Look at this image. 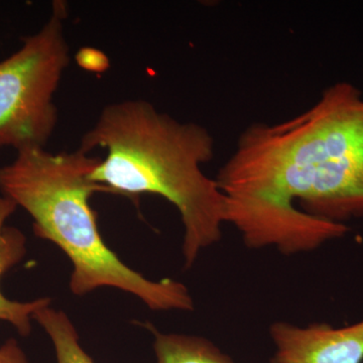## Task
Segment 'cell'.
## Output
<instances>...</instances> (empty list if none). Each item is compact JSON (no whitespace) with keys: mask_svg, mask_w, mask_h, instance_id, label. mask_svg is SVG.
<instances>
[{"mask_svg":"<svg viewBox=\"0 0 363 363\" xmlns=\"http://www.w3.org/2000/svg\"><path fill=\"white\" fill-rule=\"evenodd\" d=\"M215 181L247 247L292 255L342 238L363 217L362 92L338 83L300 116L248 126Z\"/></svg>","mask_w":363,"mask_h":363,"instance_id":"obj_1","label":"cell"},{"mask_svg":"<svg viewBox=\"0 0 363 363\" xmlns=\"http://www.w3.org/2000/svg\"><path fill=\"white\" fill-rule=\"evenodd\" d=\"M80 147L106 150L90 178L112 194H156L178 209L186 267L221 240L224 197L202 171L214 156V138L204 126L177 121L147 100H123L104 107Z\"/></svg>","mask_w":363,"mask_h":363,"instance_id":"obj_2","label":"cell"},{"mask_svg":"<svg viewBox=\"0 0 363 363\" xmlns=\"http://www.w3.org/2000/svg\"><path fill=\"white\" fill-rule=\"evenodd\" d=\"M100 161L80 147L60 154L45 147L20 150L11 164L0 168V194L32 217L37 238L51 241L71 260L74 295L111 286L140 298L155 311H192L194 302L187 286L171 279L145 278L104 242L90 205L95 193L112 194L91 180Z\"/></svg>","mask_w":363,"mask_h":363,"instance_id":"obj_3","label":"cell"},{"mask_svg":"<svg viewBox=\"0 0 363 363\" xmlns=\"http://www.w3.org/2000/svg\"><path fill=\"white\" fill-rule=\"evenodd\" d=\"M64 1L54 2L43 28L0 61V150L45 147L58 123L55 94L69 65Z\"/></svg>","mask_w":363,"mask_h":363,"instance_id":"obj_4","label":"cell"},{"mask_svg":"<svg viewBox=\"0 0 363 363\" xmlns=\"http://www.w3.org/2000/svg\"><path fill=\"white\" fill-rule=\"evenodd\" d=\"M269 335L276 351L271 363H362L363 320L335 328L274 322Z\"/></svg>","mask_w":363,"mask_h":363,"instance_id":"obj_5","label":"cell"},{"mask_svg":"<svg viewBox=\"0 0 363 363\" xmlns=\"http://www.w3.org/2000/svg\"><path fill=\"white\" fill-rule=\"evenodd\" d=\"M16 208L11 200L0 194V281L9 269L20 264L26 253L25 234L16 227L6 225ZM48 306H51L50 298L18 302L7 298L0 290V321L9 322L25 337L32 332L33 314Z\"/></svg>","mask_w":363,"mask_h":363,"instance_id":"obj_6","label":"cell"},{"mask_svg":"<svg viewBox=\"0 0 363 363\" xmlns=\"http://www.w3.org/2000/svg\"><path fill=\"white\" fill-rule=\"evenodd\" d=\"M154 333L157 363H234L211 341L198 336L166 334L149 327Z\"/></svg>","mask_w":363,"mask_h":363,"instance_id":"obj_7","label":"cell"},{"mask_svg":"<svg viewBox=\"0 0 363 363\" xmlns=\"http://www.w3.org/2000/svg\"><path fill=\"white\" fill-rule=\"evenodd\" d=\"M33 319L51 338L57 362L94 363L79 342L77 330L65 312L48 306L35 312Z\"/></svg>","mask_w":363,"mask_h":363,"instance_id":"obj_8","label":"cell"},{"mask_svg":"<svg viewBox=\"0 0 363 363\" xmlns=\"http://www.w3.org/2000/svg\"><path fill=\"white\" fill-rule=\"evenodd\" d=\"M0 363H28L18 340L11 338L0 346Z\"/></svg>","mask_w":363,"mask_h":363,"instance_id":"obj_9","label":"cell"}]
</instances>
